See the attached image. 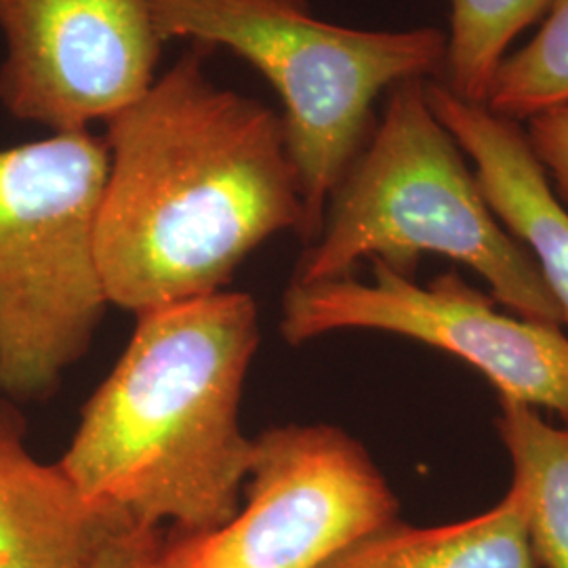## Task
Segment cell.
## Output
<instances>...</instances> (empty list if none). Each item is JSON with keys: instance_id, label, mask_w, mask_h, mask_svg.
<instances>
[{"instance_id": "obj_16", "label": "cell", "mask_w": 568, "mask_h": 568, "mask_svg": "<svg viewBox=\"0 0 568 568\" xmlns=\"http://www.w3.org/2000/svg\"><path fill=\"white\" fill-rule=\"evenodd\" d=\"M159 528L124 525L103 546L93 568H156Z\"/></svg>"}, {"instance_id": "obj_11", "label": "cell", "mask_w": 568, "mask_h": 568, "mask_svg": "<svg viewBox=\"0 0 568 568\" xmlns=\"http://www.w3.org/2000/svg\"><path fill=\"white\" fill-rule=\"evenodd\" d=\"M321 568H537L518 488L459 523L417 527L396 518L373 528Z\"/></svg>"}, {"instance_id": "obj_14", "label": "cell", "mask_w": 568, "mask_h": 568, "mask_svg": "<svg viewBox=\"0 0 568 568\" xmlns=\"http://www.w3.org/2000/svg\"><path fill=\"white\" fill-rule=\"evenodd\" d=\"M567 103L568 0H549L539 32L499 63L487 108L501 119L518 122Z\"/></svg>"}, {"instance_id": "obj_9", "label": "cell", "mask_w": 568, "mask_h": 568, "mask_svg": "<svg viewBox=\"0 0 568 568\" xmlns=\"http://www.w3.org/2000/svg\"><path fill=\"white\" fill-rule=\"evenodd\" d=\"M427 103L474 163V175L495 217L523 244L568 325V209L518 122L487 105L464 102L443 82L426 81Z\"/></svg>"}, {"instance_id": "obj_12", "label": "cell", "mask_w": 568, "mask_h": 568, "mask_svg": "<svg viewBox=\"0 0 568 568\" xmlns=\"http://www.w3.org/2000/svg\"><path fill=\"white\" fill-rule=\"evenodd\" d=\"M527 514L537 567L568 568V426H551L532 406L499 398L495 419Z\"/></svg>"}, {"instance_id": "obj_10", "label": "cell", "mask_w": 568, "mask_h": 568, "mask_svg": "<svg viewBox=\"0 0 568 568\" xmlns=\"http://www.w3.org/2000/svg\"><path fill=\"white\" fill-rule=\"evenodd\" d=\"M26 434L20 408L0 396V568H93L133 523L87 499L58 462L37 459Z\"/></svg>"}, {"instance_id": "obj_6", "label": "cell", "mask_w": 568, "mask_h": 568, "mask_svg": "<svg viewBox=\"0 0 568 568\" xmlns=\"http://www.w3.org/2000/svg\"><path fill=\"white\" fill-rule=\"evenodd\" d=\"M243 499L220 527L161 535L156 568H321L400 518V501L368 450L331 424L255 436Z\"/></svg>"}, {"instance_id": "obj_5", "label": "cell", "mask_w": 568, "mask_h": 568, "mask_svg": "<svg viewBox=\"0 0 568 568\" xmlns=\"http://www.w3.org/2000/svg\"><path fill=\"white\" fill-rule=\"evenodd\" d=\"M105 175L91 129L0 148V396L13 403L51 398L102 325Z\"/></svg>"}, {"instance_id": "obj_2", "label": "cell", "mask_w": 568, "mask_h": 568, "mask_svg": "<svg viewBox=\"0 0 568 568\" xmlns=\"http://www.w3.org/2000/svg\"><path fill=\"white\" fill-rule=\"evenodd\" d=\"M135 316L58 464L87 499L133 525L220 527L243 504L255 455L241 400L262 344L257 304L224 288Z\"/></svg>"}, {"instance_id": "obj_7", "label": "cell", "mask_w": 568, "mask_h": 568, "mask_svg": "<svg viewBox=\"0 0 568 568\" xmlns=\"http://www.w3.org/2000/svg\"><path fill=\"white\" fill-rule=\"evenodd\" d=\"M356 276L288 284L281 333L291 345L337 331H382L450 354L485 375L499 398L556 413L568 426V337L560 326L506 314L447 272L427 284L373 260Z\"/></svg>"}, {"instance_id": "obj_1", "label": "cell", "mask_w": 568, "mask_h": 568, "mask_svg": "<svg viewBox=\"0 0 568 568\" xmlns=\"http://www.w3.org/2000/svg\"><path fill=\"white\" fill-rule=\"evenodd\" d=\"M192 41L105 124L95 248L110 305L142 314L224 291L276 234L304 239L283 116L206 74Z\"/></svg>"}, {"instance_id": "obj_15", "label": "cell", "mask_w": 568, "mask_h": 568, "mask_svg": "<svg viewBox=\"0 0 568 568\" xmlns=\"http://www.w3.org/2000/svg\"><path fill=\"white\" fill-rule=\"evenodd\" d=\"M528 145L568 203V103L528 119Z\"/></svg>"}, {"instance_id": "obj_8", "label": "cell", "mask_w": 568, "mask_h": 568, "mask_svg": "<svg viewBox=\"0 0 568 568\" xmlns=\"http://www.w3.org/2000/svg\"><path fill=\"white\" fill-rule=\"evenodd\" d=\"M0 103L51 133L87 131L156 81L164 41L150 0H0Z\"/></svg>"}, {"instance_id": "obj_13", "label": "cell", "mask_w": 568, "mask_h": 568, "mask_svg": "<svg viewBox=\"0 0 568 568\" xmlns=\"http://www.w3.org/2000/svg\"><path fill=\"white\" fill-rule=\"evenodd\" d=\"M548 7L549 0H450L447 58L438 81L459 100L487 105L509 44Z\"/></svg>"}, {"instance_id": "obj_4", "label": "cell", "mask_w": 568, "mask_h": 568, "mask_svg": "<svg viewBox=\"0 0 568 568\" xmlns=\"http://www.w3.org/2000/svg\"><path fill=\"white\" fill-rule=\"evenodd\" d=\"M164 42L224 47L260 70L284 103V135L304 203V243L371 138L384 89L443 74L438 28L356 30L318 20L307 0H150Z\"/></svg>"}, {"instance_id": "obj_3", "label": "cell", "mask_w": 568, "mask_h": 568, "mask_svg": "<svg viewBox=\"0 0 568 568\" xmlns=\"http://www.w3.org/2000/svg\"><path fill=\"white\" fill-rule=\"evenodd\" d=\"M426 253L471 267L511 314L562 326L532 257L495 217L462 148L434 116L426 81L410 79L389 89L384 119L333 192L291 283L354 276L363 260L413 278Z\"/></svg>"}]
</instances>
